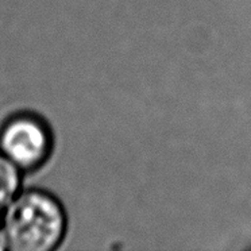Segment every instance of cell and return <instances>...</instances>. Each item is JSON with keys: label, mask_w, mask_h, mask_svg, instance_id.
I'll return each instance as SVG.
<instances>
[{"label": "cell", "mask_w": 251, "mask_h": 251, "mask_svg": "<svg viewBox=\"0 0 251 251\" xmlns=\"http://www.w3.org/2000/svg\"><path fill=\"white\" fill-rule=\"evenodd\" d=\"M4 249H7V245L4 236H3V232H1V228H0V250H4Z\"/></svg>", "instance_id": "cell-4"}, {"label": "cell", "mask_w": 251, "mask_h": 251, "mask_svg": "<svg viewBox=\"0 0 251 251\" xmlns=\"http://www.w3.org/2000/svg\"><path fill=\"white\" fill-rule=\"evenodd\" d=\"M1 232L7 249L51 251L64 242L68 216L58 197L45 189L19 192L1 215Z\"/></svg>", "instance_id": "cell-1"}, {"label": "cell", "mask_w": 251, "mask_h": 251, "mask_svg": "<svg viewBox=\"0 0 251 251\" xmlns=\"http://www.w3.org/2000/svg\"><path fill=\"white\" fill-rule=\"evenodd\" d=\"M21 170L0 153V218L21 192Z\"/></svg>", "instance_id": "cell-3"}, {"label": "cell", "mask_w": 251, "mask_h": 251, "mask_svg": "<svg viewBox=\"0 0 251 251\" xmlns=\"http://www.w3.org/2000/svg\"><path fill=\"white\" fill-rule=\"evenodd\" d=\"M54 148V132L37 112L17 111L0 125V153L21 172L33 173L44 168Z\"/></svg>", "instance_id": "cell-2"}]
</instances>
